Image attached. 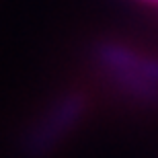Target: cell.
<instances>
[{
  "label": "cell",
  "instance_id": "obj_2",
  "mask_svg": "<svg viewBox=\"0 0 158 158\" xmlns=\"http://www.w3.org/2000/svg\"><path fill=\"white\" fill-rule=\"evenodd\" d=\"M86 111V97L80 93L64 94L53 101L52 107L35 121V125L23 138V152L29 158H41L49 154L60 142L76 127Z\"/></svg>",
  "mask_w": 158,
  "mask_h": 158
},
{
  "label": "cell",
  "instance_id": "obj_1",
  "mask_svg": "<svg viewBox=\"0 0 158 158\" xmlns=\"http://www.w3.org/2000/svg\"><path fill=\"white\" fill-rule=\"evenodd\" d=\"M93 56L121 93L146 105H158V58L142 56L115 41L94 43Z\"/></svg>",
  "mask_w": 158,
  "mask_h": 158
}]
</instances>
